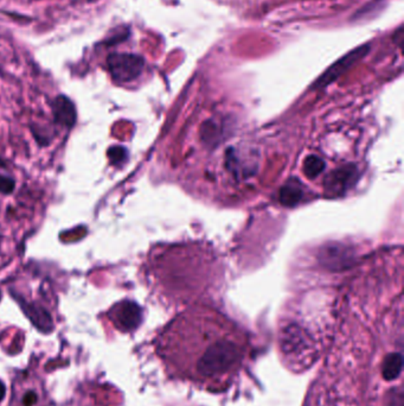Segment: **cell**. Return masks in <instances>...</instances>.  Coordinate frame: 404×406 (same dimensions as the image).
Listing matches in <instances>:
<instances>
[{
	"mask_svg": "<svg viewBox=\"0 0 404 406\" xmlns=\"http://www.w3.org/2000/svg\"><path fill=\"white\" fill-rule=\"evenodd\" d=\"M14 188H16V182L12 177L0 175V193L1 194H11L14 191Z\"/></svg>",
	"mask_w": 404,
	"mask_h": 406,
	"instance_id": "8fae6325",
	"label": "cell"
},
{
	"mask_svg": "<svg viewBox=\"0 0 404 406\" xmlns=\"http://www.w3.org/2000/svg\"><path fill=\"white\" fill-rule=\"evenodd\" d=\"M115 316H117L119 327L121 329L128 331V330L135 329L137 327L139 326L141 318H143V313H141L139 305L134 302L126 300L117 307Z\"/></svg>",
	"mask_w": 404,
	"mask_h": 406,
	"instance_id": "5b68a950",
	"label": "cell"
},
{
	"mask_svg": "<svg viewBox=\"0 0 404 406\" xmlns=\"http://www.w3.org/2000/svg\"><path fill=\"white\" fill-rule=\"evenodd\" d=\"M325 169V162L316 156L307 157V160L305 161L303 165V170L305 174L310 178H316L318 175L321 174Z\"/></svg>",
	"mask_w": 404,
	"mask_h": 406,
	"instance_id": "52a82bcc",
	"label": "cell"
},
{
	"mask_svg": "<svg viewBox=\"0 0 404 406\" xmlns=\"http://www.w3.org/2000/svg\"><path fill=\"white\" fill-rule=\"evenodd\" d=\"M301 191L296 186H287L281 191V201L283 204H295L301 199Z\"/></svg>",
	"mask_w": 404,
	"mask_h": 406,
	"instance_id": "ba28073f",
	"label": "cell"
},
{
	"mask_svg": "<svg viewBox=\"0 0 404 406\" xmlns=\"http://www.w3.org/2000/svg\"><path fill=\"white\" fill-rule=\"evenodd\" d=\"M403 360L400 353H392L385 356L382 365V376L385 380H394L402 372Z\"/></svg>",
	"mask_w": 404,
	"mask_h": 406,
	"instance_id": "8992f818",
	"label": "cell"
},
{
	"mask_svg": "<svg viewBox=\"0 0 404 406\" xmlns=\"http://www.w3.org/2000/svg\"><path fill=\"white\" fill-rule=\"evenodd\" d=\"M127 150L123 146H113L108 150V158L113 164H121L127 160Z\"/></svg>",
	"mask_w": 404,
	"mask_h": 406,
	"instance_id": "9c48e42d",
	"label": "cell"
},
{
	"mask_svg": "<svg viewBox=\"0 0 404 406\" xmlns=\"http://www.w3.org/2000/svg\"><path fill=\"white\" fill-rule=\"evenodd\" d=\"M39 403V394L34 389H28L21 394L19 406H36Z\"/></svg>",
	"mask_w": 404,
	"mask_h": 406,
	"instance_id": "30bf717a",
	"label": "cell"
},
{
	"mask_svg": "<svg viewBox=\"0 0 404 406\" xmlns=\"http://www.w3.org/2000/svg\"><path fill=\"white\" fill-rule=\"evenodd\" d=\"M107 69L117 84H128L143 74L145 59L131 52H113L107 57Z\"/></svg>",
	"mask_w": 404,
	"mask_h": 406,
	"instance_id": "7a4b0ae2",
	"label": "cell"
},
{
	"mask_svg": "<svg viewBox=\"0 0 404 406\" xmlns=\"http://www.w3.org/2000/svg\"><path fill=\"white\" fill-rule=\"evenodd\" d=\"M5 396V386L1 381H0V400L4 398Z\"/></svg>",
	"mask_w": 404,
	"mask_h": 406,
	"instance_id": "7c38bea8",
	"label": "cell"
},
{
	"mask_svg": "<svg viewBox=\"0 0 404 406\" xmlns=\"http://www.w3.org/2000/svg\"><path fill=\"white\" fill-rule=\"evenodd\" d=\"M0 166H5L4 162L1 161V160H0Z\"/></svg>",
	"mask_w": 404,
	"mask_h": 406,
	"instance_id": "4fadbf2b",
	"label": "cell"
},
{
	"mask_svg": "<svg viewBox=\"0 0 404 406\" xmlns=\"http://www.w3.org/2000/svg\"><path fill=\"white\" fill-rule=\"evenodd\" d=\"M369 49H370V46L367 44V46H362V47L349 52L347 55L344 56L343 59H339L338 62L333 64L332 67L327 69L323 74V77L318 79V81L314 84V87L321 88V87L329 85L330 82L336 80L341 74L347 70L352 64H356L357 61L362 59L363 56L367 55Z\"/></svg>",
	"mask_w": 404,
	"mask_h": 406,
	"instance_id": "3957f363",
	"label": "cell"
},
{
	"mask_svg": "<svg viewBox=\"0 0 404 406\" xmlns=\"http://www.w3.org/2000/svg\"><path fill=\"white\" fill-rule=\"evenodd\" d=\"M165 358L181 377L202 385H221L235 374L245 356V340L217 326L196 333L191 341L165 346Z\"/></svg>",
	"mask_w": 404,
	"mask_h": 406,
	"instance_id": "6da1fadb",
	"label": "cell"
},
{
	"mask_svg": "<svg viewBox=\"0 0 404 406\" xmlns=\"http://www.w3.org/2000/svg\"><path fill=\"white\" fill-rule=\"evenodd\" d=\"M51 108L56 124L64 127H72L75 125L77 118L76 107L69 97L65 95L56 97L54 102H51Z\"/></svg>",
	"mask_w": 404,
	"mask_h": 406,
	"instance_id": "277c9868",
	"label": "cell"
},
{
	"mask_svg": "<svg viewBox=\"0 0 404 406\" xmlns=\"http://www.w3.org/2000/svg\"><path fill=\"white\" fill-rule=\"evenodd\" d=\"M0 244H1V234H0Z\"/></svg>",
	"mask_w": 404,
	"mask_h": 406,
	"instance_id": "5bb4252c",
	"label": "cell"
}]
</instances>
